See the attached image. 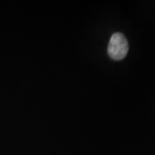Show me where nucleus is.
I'll list each match as a JSON object with an SVG mask.
<instances>
[{
    "mask_svg": "<svg viewBox=\"0 0 155 155\" xmlns=\"http://www.w3.org/2000/svg\"><path fill=\"white\" fill-rule=\"evenodd\" d=\"M128 52V42L124 35L119 32L111 35L108 45V54L112 60L122 61Z\"/></svg>",
    "mask_w": 155,
    "mask_h": 155,
    "instance_id": "1",
    "label": "nucleus"
}]
</instances>
